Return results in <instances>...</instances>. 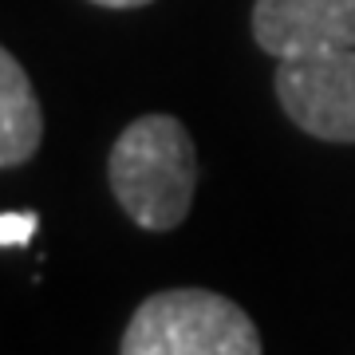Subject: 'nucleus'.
Returning a JSON list of instances; mask_svg holds the SVG:
<instances>
[{
	"instance_id": "nucleus-2",
	"label": "nucleus",
	"mask_w": 355,
	"mask_h": 355,
	"mask_svg": "<svg viewBox=\"0 0 355 355\" xmlns=\"http://www.w3.org/2000/svg\"><path fill=\"white\" fill-rule=\"evenodd\" d=\"M119 355H261V331L221 292L166 288L135 308Z\"/></svg>"
},
{
	"instance_id": "nucleus-4",
	"label": "nucleus",
	"mask_w": 355,
	"mask_h": 355,
	"mask_svg": "<svg viewBox=\"0 0 355 355\" xmlns=\"http://www.w3.org/2000/svg\"><path fill=\"white\" fill-rule=\"evenodd\" d=\"M253 40L272 60L355 48V0H257Z\"/></svg>"
},
{
	"instance_id": "nucleus-5",
	"label": "nucleus",
	"mask_w": 355,
	"mask_h": 355,
	"mask_svg": "<svg viewBox=\"0 0 355 355\" xmlns=\"http://www.w3.org/2000/svg\"><path fill=\"white\" fill-rule=\"evenodd\" d=\"M44 139V111L24 64L12 51H0V166L16 170L40 150Z\"/></svg>"
},
{
	"instance_id": "nucleus-6",
	"label": "nucleus",
	"mask_w": 355,
	"mask_h": 355,
	"mask_svg": "<svg viewBox=\"0 0 355 355\" xmlns=\"http://www.w3.org/2000/svg\"><path fill=\"white\" fill-rule=\"evenodd\" d=\"M36 229V214H4V245H24Z\"/></svg>"
},
{
	"instance_id": "nucleus-7",
	"label": "nucleus",
	"mask_w": 355,
	"mask_h": 355,
	"mask_svg": "<svg viewBox=\"0 0 355 355\" xmlns=\"http://www.w3.org/2000/svg\"><path fill=\"white\" fill-rule=\"evenodd\" d=\"M99 8H142V4H154V0H91Z\"/></svg>"
},
{
	"instance_id": "nucleus-3",
	"label": "nucleus",
	"mask_w": 355,
	"mask_h": 355,
	"mask_svg": "<svg viewBox=\"0 0 355 355\" xmlns=\"http://www.w3.org/2000/svg\"><path fill=\"white\" fill-rule=\"evenodd\" d=\"M277 99L304 135L355 142V48H324L280 60Z\"/></svg>"
},
{
	"instance_id": "nucleus-1",
	"label": "nucleus",
	"mask_w": 355,
	"mask_h": 355,
	"mask_svg": "<svg viewBox=\"0 0 355 355\" xmlns=\"http://www.w3.org/2000/svg\"><path fill=\"white\" fill-rule=\"evenodd\" d=\"M114 202L139 229L170 233L186 221L198 190V150L174 114H142L111 146L107 158Z\"/></svg>"
}]
</instances>
